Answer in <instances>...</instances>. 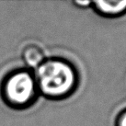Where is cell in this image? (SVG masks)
Masks as SVG:
<instances>
[{"mask_svg":"<svg viewBox=\"0 0 126 126\" xmlns=\"http://www.w3.org/2000/svg\"><path fill=\"white\" fill-rule=\"evenodd\" d=\"M0 96L10 109L22 110L32 107L40 96L34 73L28 68H18L4 77Z\"/></svg>","mask_w":126,"mask_h":126,"instance_id":"obj_2","label":"cell"},{"mask_svg":"<svg viewBox=\"0 0 126 126\" xmlns=\"http://www.w3.org/2000/svg\"><path fill=\"white\" fill-rule=\"evenodd\" d=\"M114 126H126V107L121 110L116 115Z\"/></svg>","mask_w":126,"mask_h":126,"instance_id":"obj_5","label":"cell"},{"mask_svg":"<svg viewBox=\"0 0 126 126\" xmlns=\"http://www.w3.org/2000/svg\"><path fill=\"white\" fill-rule=\"evenodd\" d=\"M73 4L78 8H90L92 1H88V0H85V1H81V0H77V1H74Z\"/></svg>","mask_w":126,"mask_h":126,"instance_id":"obj_6","label":"cell"},{"mask_svg":"<svg viewBox=\"0 0 126 126\" xmlns=\"http://www.w3.org/2000/svg\"><path fill=\"white\" fill-rule=\"evenodd\" d=\"M21 59L28 69L34 71L46 59L44 51L36 43H28L21 52Z\"/></svg>","mask_w":126,"mask_h":126,"instance_id":"obj_4","label":"cell"},{"mask_svg":"<svg viewBox=\"0 0 126 126\" xmlns=\"http://www.w3.org/2000/svg\"><path fill=\"white\" fill-rule=\"evenodd\" d=\"M90 8L101 18H118L126 15V0H96L92 1Z\"/></svg>","mask_w":126,"mask_h":126,"instance_id":"obj_3","label":"cell"},{"mask_svg":"<svg viewBox=\"0 0 126 126\" xmlns=\"http://www.w3.org/2000/svg\"><path fill=\"white\" fill-rule=\"evenodd\" d=\"M33 73L39 94L53 101L70 98L77 90L80 82L79 72L75 63L59 56L46 58Z\"/></svg>","mask_w":126,"mask_h":126,"instance_id":"obj_1","label":"cell"}]
</instances>
